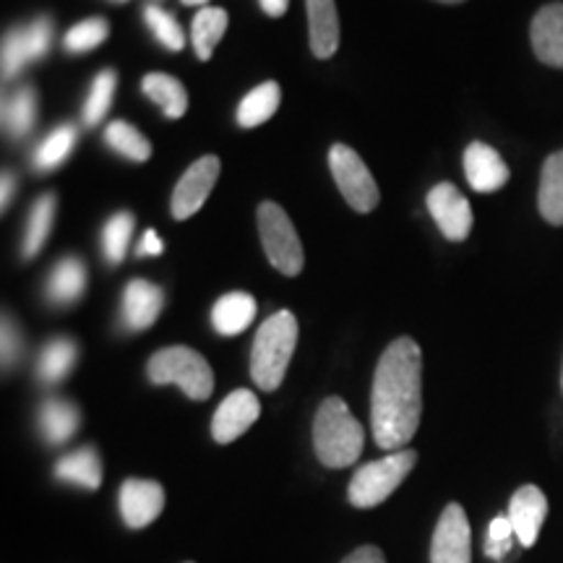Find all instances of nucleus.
<instances>
[{"label": "nucleus", "mask_w": 563, "mask_h": 563, "mask_svg": "<svg viewBox=\"0 0 563 563\" xmlns=\"http://www.w3.org/2000/svg\"><path fill=\"white\" fill-rule=\"evenodd\" d=\"M422 415V352L410 336L394 340L378 361L371 394L373 441L399 452L418 433Z\"/></svg>", "instance_id": "f257e3e1"}, {"label": "nucleus", "mask_w": 563, "mask_h": 563, "mask_svg": "<svg viewBox=\"0 0 563 563\" xmlns=\"http://www.w3.org/2000/svg\"><path fill=\"white\" fill-rule=\"evenodd\" d=\"M365 431L340 397L323 399L313 420V446L321 464L332 470L350 467L363 454Z\"/></svg>", "instance_id": "f03ea898"}, {"label": "nucleus", "mask_w": 563, "mask_h": 563, "mask_svg": "<svg viewBox=\"0 0 563 563\" xmlns=\"http://www.w3.org/2000/svg\"><path fill=\"white\" fill-rule=\"evenodd\" d=\"M295 344H298V321L290 311H277L262 323L251 350V378L258 389H279L292 361Z\"/></svg>", "instance_id": "7ed1b4c3"}, {"label": "nucleus", "mask_w": 563, "mask_h": 563, "mask_svg": "<svg viewBox=\"0 0 563 563\" xmlns=\"http://www.w3.org/2000/svg\"><path fill=\"white\" fill-rule=\"evenodd\" d=\"M146 373H150L152 384L180 386L183 394L188 399H196V402H203L214 391V373H211L209 363L203 361L199 352L183 347V344L154 352L150 365H146Z\"/></svg>", "instance_id": "20e7f679"}, {"label": "nucleus", "mask_w": 563, "mask_h": 563, "mask_svg": "<svg viewBox=\"0 0 563 563\" xmlns=\"http://www.w3.org/2000/svg\"><path fill=\"white\" fill-rule=\"evenodd\" d=\"M415 462H418V452L399 449V452L386 454L384 460L363 464L350 481V504L355 509H373V506L384 504L405 483V477L412 473Z\"/></svg>", "instance_id": "39448f33"}, {"label": "nucleus", "mask_w": 563, "mask_h": 563, "mask_svg": "<svg viewBox=\"0 0 563 563\" xmlns=\"http://www.w3.org/2000/svg\"><path fill=\"white\" fill-rule=\"evenodd\" d=\"M258 232H262V243L266 251V258L274 269H279L287 277H298L302 272V243L295 232L287 211L274 201H264L258 207Z\"/></svg>", "instance_id": "423d86ee"}, {"label": "nucleus", "mask_w": 563, "mask_h": 563, "mask_svg": "<svg viewBox=\"0 0 563 563\" xmlns=\"http://www.w3.org/2000/svg\"><path fill=\"white\" fill-rule=\"evenodd\" d=\"M329 167H332L336 188H340L344 201L352 209L361 211V214L376 209L378 186L368 167H365V162L361 159V154L350 150L347 144H334L329 150Z\"/></svg>", "instance_id": "0eeeda50"}, {"label": "nucleus", "mask_w": 563, "mask_h": 563, "mask_svg": "<svg viewBox=\"0 0 563 563\" xmlns=\"http://www.w3.org/2000/svg\"><path fill=\"white\" fill-rule=\"evenodd\" d=\"M53 45V19L37 16L30 24L16 26L3 40V76L13 79L30 63L40 60Z\"/></svg>", "instance_id": "6e6552de"}, {"label": "nucleus", "mask_w": 563, "mask_h": 563, "mask_svg": "<svg viewBox=\"0 0 563 563\" xmlns=\"http://www.w3.org/2000/svg\"><path fill=\"white\" fill-rule=\"evenodd\" d=\"M431 563H473V532L460 504H449L435 525Z\"/></svg>", "instance_id": "1a4fd4ad"}, {"label": "nucleus", "mask_w": 563, "mask_h": 563, "mask_svg": "<svg viewBox=\"0 0 563 563\" xmlns=\"http://www.w3.org/2000/svg\"><path fill=\"white\" fill-rule=\"evenodd\" d=\"M426 201L428 211H431L435 224L443 232V238L462 243L473 232V209H470V201L464 199L454 183H439V186H433Z\"/></svg>", "instance_id": "9d476101"}, {"label": "nucleus", "mask_w": 563, "mask_h": 563, "mask_svg": "<svg viewBox=\"0 0 563 563\" xmlns=\"http://www.w3.org/2000/svg\"><path fill=\"white\" fill-rule=\"evenodd\" d=\"M220 170L222 165L214 154H207V157H201L199 162H194V165L188 167L173 194L175 220H188V217H194L196 211L203 207V201L209 199L214 183L220 180Z\"/></svg>", "instance_id": "9b49d317"}, {"label": "nucleus", "mask_w": 563, "mask_h": 563, "mask_svg": "<svg viewBox=\"0 0 563 563\" xmlns=\"http://www.w3.org/2000/svg\"><path fill=\"white\" fill-rule=\"evenodd\" d=\"M262 415L258 397L249 389H235L228 399L217 407L214 420H211V435L217 443H232L249 431L253 422Z\"/></svg>", "instance_id": "f8f14e48"}, {"label": "nucleus", "mask_w": 563, "mask_h": 563, "mask_svg": "<svg viewBox=\"0 0 563 563\" xmlns=\"http://www.w3.org/2000/svg\"><path fill=\"white\" fill-rule=\"evenodd\" d=\"M121 514L123 522L131 530H141V527H150L154 519L159 517L165 509V488L154 481H139L131 477L121 485Z\"/></svg>", "instance_id": "ddd939ff"}, {"label": "nucleus", "mask_w": 563, "mask_h": 563, "mask_svg": "<svg viewBox=\"0 0 563 563\" xmlns=\"http://www.w3.org/2000/svg\"><path fill=\"white\" fill-rule=\"evenodd\" d=\"M548 517V498L538 485H522L509 501V519L517 532V540L522 548H532L538 543V534L543 530Z\"/></svg>", "instance_id": "4468645a"}, {"label": "nucleus", "mask_w": 563, "mask_h": 563, "mask_svg": "<svg viewBox=\"0 0 563 563\" xmlns=\"http://www.w3.org/2000/svg\"><path fill=\"white\" fill-rule=\"evenodd\" d=\"M464 175H467L470 186L477 194H493L506 186L509 167H506L501 154L493 150V146L483 144V141H473L467 152H464Z\"/></svg>", "instance_id": "2eb2a0df"}, {"label": "nucleus", "mask_w": 563, "mask_h": 563, "mask_svg": "<svg viewBox=\"0 0 563 563\" xmlns=\"http://www.w3.org/2000/svg\"><path fill=\"white\" fill-rule=\"evenodd\" d=\"M162 306H165V295H162L157 285L146 279L129 282L121 306L123 327L131 329V332H144V329H150L159 319Z\"/></svg>", "instance_id": "dca6fc26"}, {"label": "nucleus", "mask_w": 563, "mask_h": 563, "mask_svg": "<svg viewBox=\"0 0 563 563\" xmlns=\"http://www.w3.org/2000/svg\"><path fill=\"white\" fill-rule=\"evenodd\" d=\"M532 51L545 66L563 68V3L543 5L532 19Z\"/></svg>", "instance_id": "f3484780"}, {"label": "nucleus", "mask_w": 563, "mask_h": 563, "mask_svg": "<svg viewBox=\"0 0 563 563\" xmlns=\"http://www.w3.org/2000/svg\"><path fill=\"white\" fill-rule=\"evenodd\" d=\"M308 32H311V51L316 58H332L340 47V16L334 0H306Z\"/></svg>", "instance_id": "a211bd4d"}, {"label": "nucleus", "mask_w": 563, "mask_h": 563, "mask_svg": "<svg viewBox=\"0 0 563 563\" xmlns=\"http://www.w3.org/2000/svg\"><path fill=\"white\" fill-rule=\"evenodd\" d=\"M256 319V300L249 292H228L217 300L211 311V323L224 336H235L245 332Z\"/></svg>", "instance_id": "6ab92c4d"}, {"label": "nucleus", "mask_w": 563, "mask_h": 563, "mask_svg": "<svg viewBox=\"0 0 563 563\" xmlns=\"http://www.w3.org/2000/svg\"><path fill=\"white\" fill-rule=\"evenodd\" d=\"M538 207L545 222L561 228L563 224V152H555L545 159L543 175H540Z\"/></svg>", "instance_id": "aec40b11"}, {"label": "nucleus", "mask_w": 563, "mask_h": 563, "mask_svg": "<svg viewBox=\"0 0 563 563\" xmlns=\"http://www.w3.org/2000/svg\"><path fill=\"white\" fill-rule=\"evenodd\" d=\"M55 477L63 483H76L87 490H97L102 485V462L95 449H76L55 464Z\"/></svg>", "instance_id": "412c9836"}, {"label": "nucleus", "mask_w": 563, "mask_h": 563, "mask_svg": "<svg viewBox=\"0 0 563 563\" xmlns=\"http://www.w3.org/2000/svg\"><path fill=\"white\" fill-rule=\"evenodd\" d=\"M141 89L154 104H159L165 118L178 121L188 110V91L183 84L170 74H146L141 81Z\"/></svg>", "instance_id": "4be33fe9"}, {"label": "nucleus", "mask_w": 563, "mask_h": 563, "mask_svg": "<svg viewBox=\"0 0 563 563\" xmlns=\"http://www.w3.org/2000/svg\"><path fill=\"white\" fill-rule=\"evenodd\" d=\"M87 287V269L79 258H63V262L51 272L47 279V298L58 306H70L81 298Z\"/></svg>", "instance_id": "5701e85b"}, {"label": "nucleus", "mask_w": 563, "mask_h": 563, "mask_svg": "<svg viewBox=\"0 0 563 563\" xmlns=\"http://www.w3.org/2000/svg\"><path fill=\"white\" fill-rule=\"evenodd\" d=\"M79 428V410L66 399H47L40 407V431L51 443H66Z\"/></svg>", "instance_id": "b1692460"}, {"label": "nucleus", "mask_w": 563, "mask_h": 563, "mask_svg": "<svg viewBox=\"0 0 563 563\" xmlns=\"http://www.w3.org/2000/svg\"><path fill=\"white\" fill-rule=\"evenodd\" d=\"M279 102H282L279 84L264 81L262 87L249 91V97L241 102V108H238V123H241L243 129H256V125L266 123L274 112H277Z\"/></svg>", "instance_id": "393cba45"}, {"label": "nucleus", "mask_w": 563, "mask_h": 563, "mask_svg": "<svg viewBox=\"0 0 563 563\" xmlns=\"http://www.w3.org/2000/svg\"><path fill=\"white\" fill-rule=\"evenodd\" d=\"M37 118V91L21 87L3 102V125L13 139H24L34 129Z\"/></svg>", "instance_id": "a878e982"}, {"label": "nucleus", "mask_w": 563, "mask_h": 563, "mask_svg": "<svg viewBox=\"0 0 563 563\" xmlns=\"http://www.w3.org/2000/svg\"><path fill=\"white\" fill-rule=\"evenodd\" d=\"M228 11L224 9H201L196 13L194 26H191V40L196 47L199 60H209L214 47L220 45V40L228 32Z\"/></svg>", "instance_id": "bb28decb"}, {"label": "nucleus", "mask_w": 563, "mask_h": 563, "mask_svg": "<svg viewBox=\"0 0 563 563\" xmlns=\"http://www.w3.org/2000/svg\"><path fill=\"white\" fill-rule=\"evenodd\" d=\"M76 342L66 340V336H58V340L47 342L45 350H42L40 363H37V373L45 384H58L68 376L70 368L76 365Z\"/></svg>", "instance_id": "cd10ccee"}, {"label": "nucleus", "mask_w": 563, "mask_h": 563, "mask_svg": "<svg viewBox=\"0 0 563 563\" xmlns=\"http://www.w3.org/2000/svg\"><path fill=\"white\" fill-rule=\"evenodd\" d=\"M76 146V125L63 123L53 133H47V139H42L37 150L32 152V165L37 170H53L66 162V157L74 152Z\"/></svg>", "instance_id": "c85d7f7f"}, {"label": "nucleus", "mask_w": 563, "mask_h": 563, "mask_svg": "<svg viewBox=\"0 0 563 563\" xmlns=\"http://www.w3.org/2000/svg\"><path fill=\"white\" fill-rule=\"evenodd\" d=\"M104 141H108V146H112L118 154H123V157H129L133 162H146L152 157L150 139L125 121H112L108 125V131H104Z\"/></svg>", "instance_id": "c756f323"}, {"label": "nucleus", "mask_w": 563, "mask_h": 563, "mask_svg": "<svg viewBox=\"0 0 563 563\" xmlns=\"http://www.w3.org/2000/svg\"><path fill=\"white\" fill-rule=\"evenodd\" d=\"M53 220H55V196H42V199L34 203L30 211V222H26V235H24V256L32 258L37 256L45 245L47 235L53 230Z\"/></svg>", "instance_id": "7c9ffc66"}, {"label": "nucleus", "mask_w": 563, "mask_h": 563, "mask_svg": "<svg viewBox=\"0 0 563 563\" xmlns=\"http://www.w3.org/2000/svg\"><path fill=\"white\" fill-rule=\"evenodd\" d=\"M115 89H118L115 70H102V74L95 76L87 102H84V125H89L91 129V125H97L104 115H108L112 97H115Z\"/></svg>", "instance_id": "2f4dec72"}, {"label": "nucleus", "mask_w": 563, "mask_h": 563, "mask_svg": "<svg viewBox=\"0 0 563 563\" xmlns=\"http://www.w3.org/2000/svg\"><path fill=\"white\" fill-rule=\"evenodd\" d=\"M133 214L129 211H121V214L110 217L108 224L102 230V251L104 258L110 264H121L125 258V251H129L131 235H133Z\"/></svg>", "instance_id": "473e14b6"}, {"label": "nucleus", "mask_w": 563, "mask_h": 563, "mask_svg": "<svg viewBox=\"0 0 563 563\" xmlns=\"http://www.w3.org/2000/svg\"><path fill=\"white\" fill-rule=\"evenodd\" d=\"M108 21L104 19H84L79 21L76 26H70L66 40H63V45H66L68 53L74 55H81V53H89L95 51L97 45H102L104 40H108Z\"/></svg>", "instance_id": "72a5a7b5"}, {"label": "nucleus", "mask_w": 563, "mask_h": 563, "mask_svg": "<svg viewBox=\"0 0 563 563\" xmlns=\"http://www.w3.org/2000/svg\"><path fill=\"white\" fill-rule=\"evenodd\" d=\"M144 19H146V24H150L154 37H157L162 45L167 47V51L180 53L183 47H186V34H183L180 24L170 16V13L157 9V5H146Z\"/></svg>", "instance_id": "f704fd0d"}, {"label": "nucleus", "mask_w": 563, "mask_h": 563, "mask_svg": "<svg viewBox=\"0 0 563 563\" xmlns=\"http://www.w3.org/2000/svg\"><path fill=\"white\" fill-rule=\"evenodd\" d=\"M514 540H517V532H514L509 514H498L496 519H490L488 538H485V555L493 561H506L514 548Z\"/></svg>", "instance_id": "c9c22d12"}, {"label": "nucleus", "mask_w": 563, "mask_h": 563, "mask_svg": "<svg viewBox=\"0 0 563 563\" xmlns=\"http://www.w3.org/2000/svg\"><path fill=\"white\" fill-rule=\"evenodd\" d=\"M19 332L16 327L9 319H3V365L9 368V365L16 363L19 357Z\"/></svg>", "instance_id": "e433bc0d"}, {"label": "nucleus", "mask_w": 563, "mask_h": 563, "mask_svg": "<svg viewBox=\"0 0 563 563\" xmlns=\"http://www.w3.org/2000/svg\"><path fill=\"white\" fill-rule=\"evenodd\" d=\"M342 563H386V559L376 545H363L357 551H352Z\"/></svg>", "instance_id": "4c0bfd02"}, {"label": "nucleus", "mask_w": 563, "mask_h": 563, "mask_svg": "<svg viewBox=\"0 0 563 563\" xmlns=\"http://www.w3.org/2000/svg\"><path fill=\"white\" fill-rule=\"evenodd\" d=\"M162 249H165V245H162V241H159L157 232H154V230H146V232H144V238H141V243H139L136 253H139V256H159Z\"/></svg>", "instance_id": "58836bf2"}, {"label": "nucleus", "mask_w": 563, "mask_h": 563, "mask_svg": "<svg viewBox=\"0 0 563 563\" xmlns=\"http://www.w3.org/2000/svg\"><path fill=\"white\" fill-rule=\"evenodd\" d=\"M258 3H262L264 13H269V16L279 19V16H285V13H287V5H290V0H258Z\"/></svg>", "instance_id": "ea45409f"}, {"label": "nucleus", "mask_w": 563, "mask_h": 563, "mask_svg": "<svg viewBox=\"0 0 563 563\" xmlns=\"http://www.w3.org/2000/svg\"><path fill=\"white\" fill-rule=\"evenodd\" d=\"M13 186H16V183H13L11 175H3V209L9 207V199H11V194H13Z\"/></svg>", "instance_id": "a19ab883"}, {"label": "nucleus", "mask_w": 563, "mask_h": 563, "mask_svg": "<svg viewBox=\"0 0 563 563\" xmlns=\"http://www.w3.org/2000/svg\"><path fill=\"white\" fill-rule=\"evenodd\" d=\"M207 3L209 0H183V5H203V9H207Z\"/></svg>", "instance_id": "79ce46f5"}, {"label": "nucleus", "mask_w": 563, "mask_h": 563, "mask_svg": "<svg viewBox=\"0 0 563 563\" xmlns=\"http://www.w3.org/2000/svg\"><path fill=\"white\" fill-rule=\"evenodd\" d=\"M439 3H462V0H439Z\"/></svg>", "instance_id": "37998d69"}, {"label": "nucleus", "mask_w": 563, "mask_h": 563, "mask_svg": "<svg viewBox=\"0 0 563 563\" xmlns=\"http://www.w3.org/2000/svg\"><path fill=\"white\" fill-rule=\"evenodd\" d=\"M561 389H563V371H561Z\"/></svg>", "instance_id": "c03bdc74"}, {"label": "nucleus", "mask_w": 563, "mask_h": 563, "mask_svg": "<svg viewBox=\"0 0 563 563\" xmlns=\"http://www.w3.org/2000/svg\"><path fill=\"white\" fill-rule=\"evenodd\" d=\"M118 3H125V0H118Z\"/></svg>", "instance_id": "a18cd8bd"}, {"label": "nucleus", "mask_w": 563, "mask_h": 563, "mask_svg": "<svg viewBox=\"0 0 563 563\" xmlns=\"http://www.w3.org/2000/svg\"><path fill=\"white\" fill-rule=\"evenodd\" d=\"M188 563H191V561H188Z\"/></svg>", "instance_id": "49530a36"}]
</instances>
